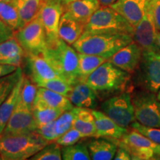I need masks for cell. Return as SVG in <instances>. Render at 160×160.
I'll return each instance as SVG.
<instances>
[{
  "instance_id": "1",
  "label": "cell",
  "mask_w": 160,
  "mask_h": 160,
  "mask_svg": "<svg viewBox=\"0 0 160 160\" xmlns=\"http://www.w3.org/2000/svg\"><path fill=\"white\" fill-rule=\"evenodd\" d=\"M62 79L71 85L80 82L78 70V52L60 38L48 42L42 54Z\"/></svg>"
},
{
  "instance_id": "2",
  "label": "cell",
  "mask_w": 160,
  "mask_h": 160,
  "mask_svg": "<svg viewBox=\"0 0 160 160\" xmlns=\"http://www.w3.org/2000/svg\"><path fill=\"white\" fill-rule=\"evenodd\" d=\"M133 41V36L125 33H83L72 46L79 53L108 60Z\"/></svg>"
},
{
  "instance_id": "3",
  "label": "cell",
  "mask_w": 160,
  "mask_h": 160,
  "mask_svg": "<svg viewBox=\"0 0 160 160\" xmlns=\"http://www.w3.org/2000/svg\"><path fill=\"white\" fill-rule=\"evenodd\" d=\"M130 78L129 73L106 60L90 75L85 82L99 97L123 92L129 82Z\"/></svg>"
},
{
  "instance_id": "4",
  "label": "cell",
  "mask_w": 160,
  "mask_h": 160,
  "mask_svg": "<svg viewBox=\"0 0 160 160\" xmlns=\"http://www.w3.org/2000/svg\"><path fill=\"white\" fill-rule=\"evenodd\" d=\"M37 132L22 135L0 136V154L2 160L29 159L47 145Z\"/></svg>"
},
{
  "instance_id": "5",
  "label": "cell",
  "mask_w": 160,
  "mask_h": 160,
  "mask_svg": "<svg viewBox=\"0 0 160 160\" xmlns=\"http://www.w3.org/2000/svg\"><path fill=\"white\" fill-rule=\"evenodd\" d=\"M134 28L111 6H101L85 26L83 33H125L133 36Z\"/></svg>"
},
{
  "instance_id": "6",
  "label": "cell",
  "mask_w": 160,
  "mask_h": 160,
  "mask_svg": "<svg viewBox=\"0 0 160 160\" xmlns=\"http://www.w3.org/2000/svg\"><path fill=\"white\" fill-rule=\"evenodd\" d=\"M131 97L138 122L160 128V101L155 93L144 90L135 91Z\"/></svg>"
},
{
  "instance_id": "7",
  "label": "cell",
  "mask_w": 160,
  "mask_h": 160,
  "mask_svg": "<svg viewBox=\"0 0 160 160\" xmlns=\"http://www.w3.org/2000/svg\"><path fill=\"white\" fill-rule=\"evenodd\" d=\"M101 111L122 127H131L136 121L134 108L129 92H122L105 99L100 106Z\"/></svg>"
},
{
  "instance_id": "8",
  "label": "cell",
  "mask_w": 160,
  "mask_h": 160,
  "mask_svg": "<svg viewBox=\"0 0 160 160\" xmlns=\"http://www.w3.org/2000/svg\"><path fill=\"white\" fill-rule=\"evenodd\" d=\"M14 37L26 55L42 54L48 45L45 28L38 17L15 31Z\"/></svg>"
},
{
  "instance_id": "9",
  "label": "cell",
  "mask_w": 160,
  "mask_h": 160,
  "mask_svg": "<svg viewBox=\"0 0 160 160\" xmlns=\"http://www.w3.org/2000/svg\"><path fill=\"white\" fill-rule=\"evenodd\" d=\"M118 145L125 147L133 160H156L160 156V145L134 129L128 131L121 139L118 140Z\"/></svg>"
},
{
  "instance_id": "10",
  "label": "cell",
  "mask_w": 160,
  "mask_h": 160,
  "mask_svg": "<svg viewBox=\"0 0 160 160\" xmlns=\"http://www.w3.org/2000/svg\"><path fill=\"white\" fill-rule=\"evenodd\" d=\"M137 81L144 90L157 93L160 89L159 52H143L138 67Z\"/></svg>"
},
{
  "instance_id": "11",
  "label": "cell",
  "mask_w": 160,
  "mask_h": 160,
  "mask_svg": "<svg viewBox=\"0 0 160 160\" xmlns=\"http://www.w3.org/2000/svg\"><path fill=\"white\" fill-rule=\"evenodd\" d=\"M157 33L149 1L145 15L134 28L133 41L140 46L143 52H159L160 49L157 43Z\"/></svg>"
},
{
  "instance_id": "12",
  "label": "cell",
  "mask_w": 160,
  "mask_h": 160,
  "mask_svg": "<svg viewBox=\"0 0 160 160\" xmlns=\"http://www.w3.org/2000/svg\"><path fill=\"white\" fill-rule=\"evenodd\" d=\"M38 128L33 111L26 108L19 97L17 105L1 136L28 134L36 132Z\"/></svg>"
},
{
  "instance_id": "13",
  "label": "cell",
  "mask_w": 160,
  "mask_h": 160,
  "mask_svg": "<svg viewBox=\"0 0 160 160\" xmlns=\"http://www.w3.org/2000/svg\"><path fill=\"white\" fill-rule=\"evenodd\" d=\"M64 12L65 3L60 0H44L38 17L45 28L48 42L59 38V22Z\"/></svg>"
},
{
  "instance_id": "14",
  "label": "cell",
  "mask_w": 160,
  "mask_h": 160,
  "mask_svg": "<svg viewBox=\"0 0 160 160\" xmlns=\"http://www.w3.org/2000/svg\"><path fill=\"white\" fill-rule=\"evenodd\" d=\"M142 53L143 51L140 46L133 41L108 60L119 68L131 73L139 67Z\"/></svg>"
},
{
  "instance_id": "15",
  "label": "cell",
  "mask_w": 160,
  "mask_h": 160,
  "mask_svg": "<svg viewBox=\"0 0 160 160\" xmlns=\"http://www.w3.org/2000/svg\"><path fill=\"white\" fill-rule=\"evenodd\" d=\"M30 79L35 84L41 81L61 78L57 71L42 55H25Z\"/></svg>"
},
{
  "instance_id": "16",
  "label": "cell",
  "mask_w": 160,
  "mask_h": 160,
  "mask_svg": "<svg viewBox=\"0 0 160 160\" xmlns=\"http://www.w3.org/2000/svg\"><path fill=\"white\" fill-rule=\"evenodd\" d=\"M150 0H117L111 6L135 28L145 15Z\"/></svg>"
},
{
  "instance_id": "17",
  "label": "cell",
  "mask_w": 160,
  "mask_h": 160,
  "mask_svg": "<svg viewBox=\"0 0 160 160\" xmlns=\"http://www.w3.org/2000/svg\"><path fill=\"white\" fill-rule=\"evenodd\" d=\"M95 117L96 135L95 137H104L108 139L120 140L128 131L111 119L102 111L92 110Z\"/></svg>"
},
{
  "instance_id": "18",
  "label": "cell",
  "mask_w": 160,
  "mask_h": 160,
  "mask_svg": "<svg viewBox=\"0 0 160 160\" xmlns=\"http://www.w3.org/2000/svg\"><path fill=\"white\" fill-rule=\"evenodd\" d=\"M73 106L95 110L99 105V97L85 82H79L73 86L68 97Z\"/></svg>"
},
{
  "instance_id": "19",
  "label": "cell",
  "mask_w": 160,
  "mask_h": 160,
  "mask_svg": "<svg viewBox=\"0 0 160 160\" xmlns=\"http://www.w3.org/2000/svg\"><path fill=\"white\" fill-rule=\"evenodd\" d=\"M101 6L99 0H76L65 4V12L85 26Z\"/></svg>"
},
{
  "instance_id": "20",
  "label": "cell",
  "mask_w": 160,
  "mask_h": 160,
  "mask_svg": "<svg viewBox=\"0 0 160 160\" xmlns=\"http://www.w3.org/2000/svg\"><path fill=\"white\" fill-rule=\"evenodd\" d=\"M91 159L111 160L114 158L118 148V140L104 137H93L87 143Z\"/></svg>"
},
{
  "instance_id": "21",
  "label": "cell",
  "mask_w": 160,
  "mask_h": 160,
  "mask_svg": "<svg viewBox=\"0 0 160 160\" xmlns=\"http://www.w3.org/2000/svg\"><path fill=\"white\" fill-rule=\"evenodd\" d=\"M85 25L64 12L59 22V38L69 45H73L83 34Z\"/></svg>"
},
{
  "instance_id": "22",
  "label": "cell",
  "mask_w": 160,
  "mask_h": 160,
  "mask_svg": "<svg viewBox=\"0 0 160 160\" xmlns=\"http://www.w3.org/2000/svg\"><path fill=\"white\" fill-rule=\"evenodd\" d=\"M25 52L13 37L0 42V64L20 67Z\"/></svg>"
},
{
  "instance_id": "23",
  "label": "cell",
  "mask_w": 160,
  "mask_h": 160,
  "mask_svg": "<svg viewBox=\"0 0 160 160\" xmlns=\"http://www.w3.org/2000/svg\"><path fill=\"white\" fill-rule=\"evenodd\" d=\"M34 104H40L63 111H68L74 107L68 97L42 87H38Z\"/></svg>"
},
{
  "instance_id": "24",
  "label": "cell",
  "mask_w": 160,
  "mask_h": 160,
  "mask_svg": "<svg viewBox=\"0 0 160 160\" xmlns=\"http://www.w3.org/2000/svg\"><path fill=\"white\" fill-rule=\"evenodd\" d=\"M74 118L73 128L79 131L85 138L95 137V117L91 109L73 107Z\"/></svg>"
},
{
  "instance_id": "25",
  "label": "cell",
  "mask_w": 160,
  "mask_h": 160,
  "mask_svg": "<svg viewBox=\"0 0 160 160\" xmlns=\"http://www.w3.org/2000/svg\"><path fill=\"white\" fill-rule=\"evenodd\" d=\"M19 13L20 28L34 19L39 15L44 0H11Z\"/></svg>"
},
{
  "instance_id": "26",
  "label": "cell",
  "mask_w": 160,
  "mask_h": 160,
  "mask_svg": "<svg viewBox=\"0 0 160 160\" xmlns=\"http://www.w3.org/2000/svg\"><path fill=\"white\" fill-rule=\"evenodd\" d=\"M23 78L24 74L7 99L0 105V136L2 133L10 117H11L12 113L14 111L18 100H19L22 86Z\"/></svg>"
},
{
  "instance_id": "27",
  "label": "cell",
  "mask_w": 160,
  "mask_h": 160,
  "mask_svg": "<svg viewBox=\"0 0 160 160\" xmlns=\"http://www.w3.org/2000/svg\"><path fill=\"white\" fill-rule=\"evenodd\" d=\"M106 59L95 55L86 54L78 52V70L80 82H85L86 79L93 73Z\"/></svg>"
},
{
  "instance_id": "28",
  "label": "cell",
  "mask_w": 160,
  "mask_h": 160,
  "mask_svg": "<svg viewBox=\"0 0 160 160\" xmlns=\"http://www.w3.org/2000/svg\"><path fill=\"white\" fill-rule=\"evenodd\" d=\"M0 20L14 32L19 29V13L12 1L0 2Z\"/></svg>"
},
{
  "instance_id": "29",
  "label": "cell",
  "mask_w": 160,
  "mask_h": 160,
  "mask_svg": "<svg viewBox=\"0 0 160 160\" xmlns=\"http://www.w3.org/2000/svg\"><path fill=\"white\" fill-rule=\"evenodd\" d=\"M64 111H65L52 108L40 104H34L33 108V113L37 120L38 126L55 121Z\"/></svg>"
},
{
  "instance_id": "30",
  "label": "cell",
  "mask_w": 160,
  "mask_h": 160,
  "mask_svg": "<svg viewBox=\"0 0 160 160\" xmlns=\"http://www.w3.org/2000/svg\"><path fill=\"white\" fill-rule=\"evenodd\" d=\"M62 156L64 160H91L87 144L79 142L62 147Z\"/></svg>"
},
{
  "instance_id": "31",
  "label": "cell",
  "mask_w": 160,
  "mask_h": 160,
  "mask_svg": "<svg viewBox=\"0 0 160 160\" xmlns=\"http://www.w3.org/2000/svg\"><path fill=\"white\" fill-rule=\"evenodd\" d=\"M38 87L29 77L24 74L22 86L19 98L22 105L26 108L33 111V104L37 97Z\"/></svg>"
},
{
  "instance_id": "32",
  "label": "cell",
  "mask_w": 160,
  "mask_h": 160,
  "mask_svg": "<svg viewBox=\"0 0 160 160\" xmlns=\"http://www.w3.org/2000/svg\"><path fill=\"white\" fill-rule=\"evenodd\" d=\"M23 74L22 68L19 67L11 74L0 78V105L10 95Z\"/></svg>"
},
{
  "instance_id": "33",
  "label": "cell",
  "mask_w": 160,
  "mask_h": 160,
  "mask_svg": "<svg viewBox=\"0 0 160 160\" xmlns=\"http://www.w3.org/2000/svg\"><path fill=\"white\" fill-rule=\"evenodd\" d=\"M36 85H37V87L45 88L56 93H60L66 97H68L73 88V85H71L62 78H53V79L41 81L36 83Z\"/></svg>"
},
{
  "instance_id": "34",
  "label": "cell",
  "mask_w": 160,
  "mask_h": 160,
  "mask_svg": "<svg viewBox=\"0 0 160 160\" xmlns=\"http://www.w3.org/2000/svg\"><path fill=\"white\" fill-rule=\"evenodd\" d=\"M31 160H61L62 147L56 142H49L44 146L39 152L31 157Z\"/></svg>"
},
{
  "instance_id": "35",
  "label": "cell",
  "mask_w": 160,
  "mask_h": 160,
  "mask_svg": "<svg viewBox=\"0 0 160 160\" xmlns=\"http://www.w3.org/2000/svg\"><path fill=\"white\" fill-rule=\"evenodd\" d=\"M73 118H74V111L73 108L68 111H64L55 120V130L58 137L73 127Z\"/></svg>"
},
{
  "instance_id": "36",
  "label": "cell",
  "mask_w": 160,
  "mask_h": 160,
  "mask_svg": "<svg viewBox=\"0 0 160 160\" xmlns=\"http://www.w3.org/2000/svg\"><path fill=\"white\" fill-rule=\"evenodd\" d=\"M131 128L153 141V142L160 145V128L143 125L137 121L131 124Z\"/></svg>"
},
{
  "instance_id": "37",
  "label": "cell",
  "mask_w": 160,
  "mask_h": 160,
  "mask_svg": "<svg viewBox=\"0 0 160 160\" xmlns=\"http://www.w3.org/2000/svg\"><path fill=\"white\" fill-rule=\"evenodd\" d=\"M84 138L85 137L79 131L72 127L65 133L58 137L57 139L56 140V142L59 144L61 147H65V146L71 145L77 143L80 139H84Z\"/></svg>"
},
{
  "instance_id": "38",
  "label": "cell",
  "mask_w": 160,
  "mask_h": 160,
  "mask_svg": "<svg viewBox=\"0 0 160 160\" xmlns=\"http://www.w3.org/2000/svg\"><path fill=\"white\" fill-rule=\"evenodd\" d=\"M36 132L41 136L48 142H56L58 136L55 130V121L45 124V125L38 126Z\"/></svg>"
},
{
  "instance_id": "39",
  "label": "cell",
  "mask_w": 160,
  "mask_h": 160,
  "mask_svg": "<svg viewBox=\"0 0 160 160\" xmlns=\"http://www.w3.org/2000/svg\"><path fill=\"white\" fill-rule=\"evenodd\" d=\"M150 2L156 28L160 31V0H150Z\"/></svg>"
},
{
  "instance_id": "40",
  "label": "cell",
  "mask_w": 160,
  "mask_h": 160,
  "mask_svg": "<svg viewBox=\"0 0 160 160\" xmlns=\"http://www.w3.org/2000/svg\"><path fill=\"white\" fill-rule=\"evenodd\" d=\"M14 37V31H12L0 20V42Z\"/></svg>"
},
{
  "instance_id": "41",
  "label": "cell",
  "mask_w": 160,
  "mask_h": 160,
  "mask_svg": "<svg viewBox=\"0 0 160 160\" xmlns=\"http://www.w3.org/2000/svg\"><path fill=\"white\" fill-rule=\"evenodd\" d=\"M115 160H131V156L130 154L129 151L123 146L118 145V148L116 152L114 158Z\"/></svg>"
},
{
  "instance_id": "42",
  "label": "cell",
  "mask_w": 160,
  "mask_h": 160,
  "mask_svg": "<svg viewBox=\"0 0 160 160\" xmlns=\"http://www.w3.org/2000/svg\"><path fill=\"white\" fill-rule=\"evenodd\" d=\"M18 68L19 67L14 65L0 64V78L11 74L13 72L17 71Z\"/></svg>"
},
{
  "instance_id": "43",
  "label": "cell",
  "mask_w": 160,
  "mask_h": 160,
  "mask_svg": "<svg viewBox=\"0 0 160 160\" xmlns=\"http://www.w3.org/2000/svg\"><path fill=\"white\" fill-rule=\"evenodd\" d=\"M102 6H109L117 2V0H99Z\"/></svg>"
},
{
  "instance_id": "44",
  "label": "cell",
  "mask_w": 160,
  "mask_h": 160,
  "mask_svg": "<svg viewBox=\"0 0 160 160\" xmlns=\"http://www.w3.org/2000/svg\"><path fill=\"white\" fill-rule=\"evenodd\" d=\"M157 43L158 47L160 49V31H158L157 33Z\"/></svg>"
},
{
  "instance_id": "45",
  "label": "cell",
  "mask_w": 160,
  "mask_h": 160,
  "mask_svg": "<svg viewBox=\"0 0 160 160\" xmlns=\"http://www.w3.org/2000/svg\"><path fill=\"white\" fill-rule=\"evenodd\" d=\"M60 1H61V2H62L63 3H65V4H67V3L71 2L76 1V0H60Z\"/></svg>"
},
{
  "instance_id": "46",
  "label": "cell",
  "mask_w": 160,
  "mask_h": 160,
  "mask_svg": "<svg viewBox=\"0 0 160 160\" xmlns=\"http://www.w3.org/2000/svg\"><path fill=\"white\" fill-rule=\"evenodd\" d=\"M157 98L159 99V100L160 101V89L159 90V92H158V94H157Z\"/></svg>"
},
{
  "instance_id": "47",
  "label": "cell",
  "mask_w": 160,
  "mask_h": 160,
  "mask_svg": "<svg viewBox=\"0 0 160 160\" xmlns=\"http://www.w3.org/2000/svg\"><path fill=\"white\" fill-rule=\"evenodd\" d=\"M11 0H0V2H10Z\"/></svg>"
},
{
  "instance_id": "48",
  "label": "cell",
  "mask_w": 160,
  "mask_h": 160,
  "mask_svg": "<svg viewBox=\"0 0 160 160\" xmlns=\"http://www.w3.org/2000/svg\"><path fill=\"white\" fill-rule=\"evenodd\" d=\"M157 160H160V156L157 158Z\"/></svg>"
},
{
  "instance_id": "49",
  "label": "cell",
  "mask_w": 160,
  "mask_h": 160,
  "mask_svg": "<svg viewBox=\"0 0 160 160\" xmlns=\"http://www.w3.org/2000/svg\"><path fill=\"white\" fill-rule=\"evenodd\" d=\"M0 160H2V158L1 154H0Z\"/></svg>"
}]
</instances>
